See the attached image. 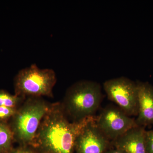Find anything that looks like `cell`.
Instances as JSON below:
<instances>
[{
    "label": "cell",
    "mask_w": 153,
    "mask_h": 153,
    "mask_svg": "<svg viewBox=\"0 0 153 153\" xmlns=\"http://www.w3.org/2000/svg\"><path fill=\"white\" fill-rule=\"evenodd\" d=\"M104 153H126L124 151L120 149H117L114 147L111 144L110 146L109 147L106 151Z\"/></svg>",
    "instance_id": "obj_15"
},
{
    "label": "cell",
    "mask_w": 153,
    "mask_h": 153,
    "mask_svg": "<svg viewBox=\"0 0 153 153\" xmlns=\"http://www.w3.org/2000/svg\"><path fill=\"white\" fill-rule=\"evenodd\" d=\"M17 109L0 106V121L8 122L16 113Z\"/></svg>",
    "instance_id": "obj_12"
},
{
    "label": "cell",
    "mask_w": 153,
    "mask_h": 153,
    "mask_svg": "<svg viewBox=\"0 0 153 153\" xmlns=\"http://www.w3.org/2000/svg\"><path fill=\"white\" fill-rule=\"evenodd\" d=\"M26 99V97L12 94L7 91L0 89V106L18 109Z\"/></svg>",
    "instance_id": "obj_11"
},
{
    "label": "cell",
    "mask_w": 153,
    "mask_h": 153,
    "mask_svg": "<svg viewBox=\"0 0 153 153\" xmlns=\"http://www.w3.org/2000/svg\"><path fill=\"white\" fill-rule=\"evenodd\" d=\"M52 104L42 97L26 98L9 123L15 142L32 146L41 121Z\"/></svg>",
    "instance_id": "obj_3"
},
{
    "label": "cell",
    "mask_w": 153,
    "mask_h": 153,
    "mask_svg": "<svg viewBox=\"0 0 153 153\" xmlns=\"http://www.w3.org/2000/svg\"><path fill=\"white\" fill-rule=\"evenodd\" d=\"M102 98L99 83L93 80H79L67 89L61 104L68 119L79 122L96 116Z\"/></svg>",
    "instance_id": "obj_2"
},
{
    "label": "cell",
    "mask_w": 153,
    "mask_h": 153,
    "mask_svg": "<svg viewBox=\"0 0 153 153\" xmlns=\"http://www.w3.org/2000/svg\"><path fill=\"white\" fill-rule=\"evenodd\" d=\"M95 117L85 121L76 137L75 153H104L111 146V142L99 129Z\"/></svg>",
    "instance_id": "obj_7"
},
{
    "label": "cell",
    "mask_w": 153,
    "mask_h": 153,
    "mask_svg": "<svg viewBox=\"0 0 153 153\" xmlns=\"http://www.w3.org/2000/svg\"><path fill=\"white\" fill-rule=\"evenodd\" d=\"M95 121L99 129L111 142L138 126L135 119L112 105L105 107L100 114L96 116Z\"/></svg>",
    "instance_id": "obj_6"
},
{
    "label": "cell",
    "mask_w": 153,
    "mask_h": 153,
    "mask_svg": "<svg viewBox=\"0 0 153 153\" xmlns=\"http://www.w3.org/2000/svg\"><path fill=\"white\" fill-rule=\"evenodd\" d=\"M34 153H49L44 151L36 149H35V152Z\"/></svg>",
    "instance_id": "obj_16"
},
{
    "label": "cell",
    "mask_w": 153,
    "mask_h": 153,
    "mask_svg": "<svg viewBox=\"0 0 153 153\" xmlns=\"http://www.w3.org/2000/svg\"><path fill=\"white\" fill-rule=\"evenodd\" d=\"M87 119L70 122L61 103H52L41 121L32 146L49 153H74L76 137Z\"/></svg>",
    "instance_id": "obj_1"
},
{
    "label": "cell",
    "mask_w": 153,
    "mask_h": 153,
    "mask_svg": "<svg viewBox=\"0 0 153 153\" xmlns=\"http://www.w3.org/2000/svg\"><path fill=\"white\" fill-rule=\"evenodd\" d=\"M57 82L55 71L51 68L41 69L36 64L23 68L14 78L15 94L28 97H53L52 90Z\"/></svg>",
    "instance_id": "obj_4"
},
{
    "label": "cell",
    "mask_w": 153,
    "mask_h": 153,
    "mask_svg": "<svg viewBox=\"0 0 153 153\" xmlns=\"http://www.w3.org/2000/svg\"><path fill=\"white\" fill-rule=\"evenodd\" d=\"M35 149L31 146H20L13 148L8 153H34Z\"/></svg>",
    "instance_id": "obj_14"
},
{
    "label": "cell",
    "mask_w": 153,
    "mask_h": 153,
    "mask_svg": "<svg viewBox=\"0 0 153 153\" xmlns=\"http://www.w3.org/2000/svg\"><path fill=\"white\" fill-rule=\"evenodd\" d=\"M146 131L145 127L137 126L111 142V144L126 153H148L145 142Z\"/></svg>",
    "instance_id": "obj_9"
},
{
    "label": "cell",
    "mask_w": 153,
    "mask_h": 153,
    "mask_svg": "<svg viewBox=\"0 0 153 153\" xmlns=\"http://www.w3.org/2000/svg\"><path fill=\"white\" fill-rule=\"evenodd\" d=\"M138 110L137 125L146 128L153 125V85L148 82L137 81Z\"/></svg>",
    "instance_id": "obj_8"
},
{
    "label": "cell",
    "mask_w": 153,
    "mask_h": 153,
    "mask_svg": "<svg viewBox=\"0 0 153 153\" xmlns=\"http://www.w3.org/2000/svg\"><path fill=\"white\" fill-rule=\"evenodd\" d=\"M13 133L9 122L0 121V153H8L13 148Z\"/></svg>",
    "instance_id": "obj_10"
},
{
    "label": "cell",
    "mask_w": 153,
    "mask_h": 153,
    "mask_svg": "<svg viewBox=\"0 0 153 153\" xmlns=\"http://www.w3.org/2000/svg\"><path fill=\"white\" fill-rule=\"evenodd\" d=\"M108 98L130 117L137 116L138 110L136 81L122 76L108 79L103 83Z\"/></svg>",
    "instance_id": "obj_5"
},
{
    "label": "cell",
    "mask_w": 153,
    "mask_h": 153,
    "mask_svg": "<svg viewBox=\"0 0 153 153\" xmlns=\"http://www.w3.org/2000/svg\"><path fill=\"white\" fill-rule=\"evenodd\" d=\"M145 142L148 153H153V129L150 130H146Z\"/></svg>",
    "instance_id": "obj_13"
}]
</instances>
